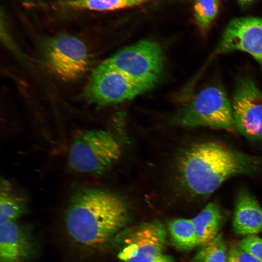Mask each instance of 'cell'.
I'll return each mask as SVG.
<instances>
[{
	"label": "cell",
	"instance_id": "cell-1",
	"mask_svg": "<svg viewBox=\"0 0 262 262\" xmlns=\"http://www.w3.org/2000/svg\"><path fill=\"white\" fill-rule=\"evenodd\" d=\"M176 169L179 180L187 192L205 197L231 178L262 172V157L245 153L220 142L206 141L183 149Z\"/></svg>",
	"mask_w": 262,
	"mask_h": 262
},
{
	"label": "cell",
	"instance_id": "cell-2",
	"mask_svg": "<svg viewBox=\"0 0 262 262\" xmlns=\"http://www.w3.org/2000/svg\"><path fill=\"white\" fill-rule=\"evenodd\" d=\"M125 201L108 191L85 188L71 198L66 212L67 231L75 242L91 247L105 243L125 225Z\"/></svg>",
	"mask_w": 262,
	"mask_h": 262
},
{
	"label": "cell",
	"instance_id": "cell-3",
	"mask_svg": "<svg viewBox=\"0 0 262 262\" xmlns=\"http://www.w3.org/2000/svg\"><path fill=\"white\" fill-rule=\"evenodd\" d=\"M175 122L188 128L237 131L231 103L223 88L217 85L206 87L197 93L177 115Z\"/></svg>",
	"mask_w": 262,
	"mask_h": 262
},
{
	"label": "cell",
	"instance_id": "cell-4",
	"mask_svg": "<svg viewBox=\"0 0 262 262\" xmlns=\"http://www.w3.org/2000/svg\"><path fill=\"white\" fill-rule=\"evenodd\" d=\"M121 152L118 142L109 131L88 130L74 138L68 162L77 172L100 174L118 160Z\"/></svg>",
	"mask_w": 262,
	"mask_h": 262
},
{
	"label": "cell",
	"instance_id": "cell-5",
	"mask_svg": "<svg viewBox=\"0 0 262 262\" xmlns=\"http://www.w3.org/2000/svg\"><path fill=\"white\" fill-rule=\"evenodd\" d=\"M40 45L45 66L61 81H75L88 70L89 51L78 37L68 34H57L44 39Z\"/></svg>",
	"mask_w": 262,
	"mask_h": 262
},
{
	"label": "cell",
	"instance_id": "cell-6",
	"mask_svg": "<svg viewBox=\"0 0 262 262\" xmlns=\"http://www.w3.org/2000/svg\"><path fill=\"white\" fill-rule=\"evenodd\" d=\"M104 62L147 91L158 82L163 72L162 49L151 40H141L127 46Z\"/></svg>",
	"mask_w": 262,
	"mask_h": 262
},
{
	"label": "cell",
	"instance_id": "cell-7",
	"mask_svg": "<svg viewBox=\"0 0 262 262\" xmlns=\"http://www.w3.org/2000/svg\"><path fill=\"white\" fill-rule=\"evenodd\" d=\"M147 90L104 61L93 71L84 87L82 98L100 106L131 99Z\"/></svg>",
	"mask_w": 262,
	"mask_h": 262
},
{
	"label": "cell",
	"instance_id": "cell-8",
	"mask_svg": "<svg viewBox=\"0 0 262 262\" xmlns=\"http://www.w3.org/2000/svg\"><path fill=\"white\" fill-rule=\"evenodd\" d=\"M231 105L237 131L251 142H262V92L252 80H238Z\"/></svg>",
	"mask_w": 262,
	"mask_h": 262
},
{
	"label": "cell",
	"instance_id": "cell-9",
	"mask_svg": "<svg viewBox=\"0 0 262 262\" xmlns=\"http://www.w3.org/2000/svg\"><path fill=\"white\" fill-rule=\"evenodd\" d=\"M117 257L124 262H154L163 254L166 231L157 221L144 223L124 234Z\"/></svg>",
	"mask_w": 262,
	"mask_h": 262
},
{
	"label": "cell",
	"instance_id": "cell-10",
	"mask_svg": "<svg viewBox=\"0 0 262 262\" xmlns=\"http://www.w3.org/2000/svg\"><path fill=\"white\" fill-rule=\"evenodd\" d=\"M235 51L246 52L259 64L262 71V19L238 17L224 30L212 58Z\"/></svg>",
	"mask_w": 262,
	"mask_h": 262
},
{
	"label": "cell",
	"instance_id": "cell-11",
	"mask_svg": "<svg viewBox=\"0 0 262 262\" xmlns=\"http://www.w3.org/2000/svg\"><path fill=\"white\" fill-rule=\"evenodd\" d=\"M233 227L240 235H253L262 231V207L245 188L239 189L235 196Z\"/></svg>",
	"mask_w": 262,
	"mask_h": 262
},
{
	"label": "cell",
	"instance_id": "cell-12",
	"mask_svg": "<svg viewBox=\"0 0 262 262\" xmlns=\"http://www.w3.org/2000/svg\"><path fill=\"white\" fill-rule=\"evenodd\" d=\"M33 251L28 235L15 221L0 224V262H23Z\"/></svg>",
	"mask_w": 262,
	"mask_h": 262
},
{
	"label": "cell",
	"instance_id": "cell-13",
	"mask_svg": "<svg viewBox=\"0 0 262 262\" xmlns=\"http://www.w3.org/2000/svg\"><path fill=\"white\" fill-rule=\"evenodd\" d=\"M224 219L220 206L216 202H209L192 219L198 246H202L215 238Z\"/></svg>",
	"mask_w": 262,
	"mask_h": 262
},
{
	"label": "cell",
	"instance_id": "cell-14",
	"mask_svg": "<svg viewBox=\"0 0 262 262\" xmlns=\"http://www.w3.org/2000/svg\"><path fill=\"white\" fill-rule=\"evenodd\" d=\"M1 183L0 194V223L15 221L26 211V200L14 193L6 180Z\"/></svg>",
	"mask_w": 262,
	"mask_h": 262
},
{
	"label": "cell",
	"instance_id": "cell-15",
	"mask_svg": "<svg viewBox=\"0 0 262 262\" xmlns=\"http://www.w3.org/2000/svg\"><path fill=\"white\" fill-rule=\"evenodd\" d=\"M168 229L173 245L185 250L198 246L195 228L192 219L179 218L170 221Z\"/></svg>",
	"mask_w": 262,
	"mask_h": 262
},
{
	"label": "cell",
	"instance_id": "cell-16",
	"mask_svg": "<svg viewBox=\"0 0 262 262\" xmlns=\"http://www.w3.org/2000/svg\"><path fill=\"white\" fill-rule=\"evenodd\" d=\"M150 0H71L60 4L74 10L102 12L132 7Z\"/></svg>",
	"mask_w": 262,
	"mask_h": 262
},
{
	"label": "cell",
	"instance_id": "cell-17",
	"mask_svg": "<svg viewBox=\"0 0 262 262\" xmlns=\"http://www.w3.org/2000/svg\"><path fill=\"white\" fill-rule=\"evenodd\" d=\"M219 10L218 0H195L193 5L195 21L203 34L209 29Z\"/></svg>",
	"mask_w": 262,
	"mask_h": 262
},
{
	"label": "cell",
	"instance_id": "cell-18",
	"mask_svg": "<svg viewBox=\"0 0 262 262\" xmlns=\"http://www.w3.org/2000/svg\"><path fill=\"white\" fill-rule=\"evenodd\" d=\"M226 246L221 234L201 246L191 262H227Z\"/></svg>",
	"mask_w": 262,
	"mask_h": 262
},
{
	"label": "cell",
	"instance_id": "cell-19",
	"mask_svg": "<svg viewBox=\"0 0 262 262\" xmlns=\"http://www.w3.org/2000/svg\"><path fill=\"white\" fill-rule=\"evenodd\" d=\"M242 249L260 262H262V238L255 235L247 236L239 243Z\"/></svg>",
	"mask_w": 262,
	"mask_h": 262
},
{
	"label": "cell",
	"instance_id": "cell-20",
	"mask_svg": "<svg viewBox=\"0 0 262 262\" xmlns=\"http://www.w3.org/2000/svg\"><path fill=\"white\" fill-rule=\"evenodd\" d=\"M227 262H260L239 246L232 247L229 253Z\"/></svg>",
	"mask_w": 262,
	"mask_h": 262
},
{
	"label": "cell",
	"instance_id": "cell-21",
	"mask_svg": "<svg viewBox=\"0 0 262 262\" xmlns=\"http://www.w3.org/2000/svg\"><path fill=\"white\" fill-rule=\"evenodd\" d=\"M154 262H174V261L171 257L163 253L158 257Z\"/></svg>",
	"mask_w": 262,
	"mask_h": 262
},
{
	"label": "cell",
	"instance_id": "cell-22",
	"mask_svg": "<svg viewBox=\"0 0 262 262\" xmlns=\"http://www.w3.org/2000/svg\"><path fill=\"white\" fill-rule=\"evenodd\" d=\"M239 4L242 7H246L252 3L256 0H237Z\"/></svg>",
	"mask_w": 262,
	"mask_h": 262
},
{
	"label": "cell",
	"instance_id": "cell-23",
	"mask_svg": "<svg viewBox=\"0 0 262 262\" xmlns=\"http://www.w3.org/2000/svg\"><path fill=\"white\" fill-rule=\"evenodd\" d=\"M23 2L28 4V5H33L35 4L37 2V0H20Z\"/></svg>",
	"mask_w": 262,
	"mask_h": 262
},
{
	"label": "cell",
	"instance_id": "cell-24",
	"mask_svg": "<svg viewBox=\"0 0 262 262\" xmlns=\"http://www.w3.org/2000/svg\"><path fill=\"white\" fill-rule=\"evenodd\" d=\"M59 0L60 2H62L67 1H69L71 0Z\"/></svg>",
	"mask_w": 262,
	"mask_h": 262
}]
</instances>
